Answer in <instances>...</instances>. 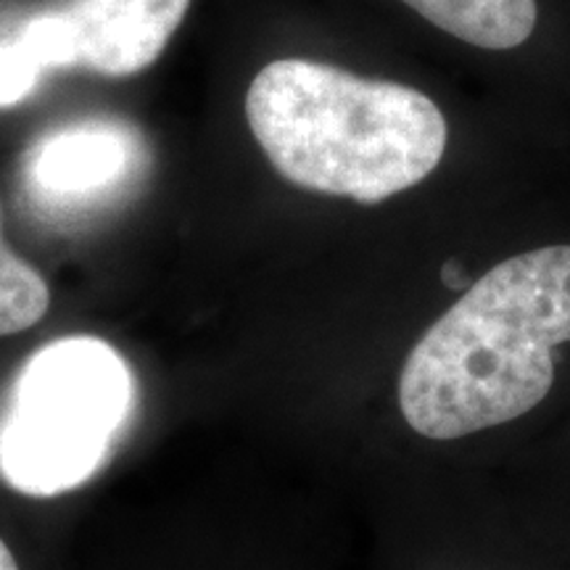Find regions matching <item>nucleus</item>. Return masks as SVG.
<instances>
[{"mask_svg":"<svg viewBox=\"0 0 570 570\" xmlns=\"http://www.w3.org/2000/svg\"><path fill=\"white\" fill-rule=\"evenodd\" d=\"M77 67L75 38L63 9L38 13L0 40V109L24 101L48 69Z\"/></svg>","mask_w":570,"mask_h":570,"instance_id":"0eeeda50","label":"nucleus"},{"mask_svg":"<svg viewBox=\"0 0 570 570\" xmlns=\"http://www.w3.org/2000/svg\"><path fill=\"white\" fill-rule=\"evenodd\" d=\"M439 30L487 51L523 46L537 30V0H402Z\"/></svg>","mask_w":570,"mask_h":570,"instance_id":"423d86ee","label":"nucleus"},{"mask_svg":"<svg viewBox=\"0 0 570 570\" xmlns=\"http://www.w3.org/2000/svg\"><path fill=\"white\" fill-rule=\"evenodd\" d=\"M132 407L122 354L92 336L53 341L19 370L0 410V479L59 497L98 473Z\"/></svg>","mask_w":570,"mask_h":570,"instance_id":"7ed1b4c3","label":"nucleus"},{"mask_svg":"<svg viewBox=\"0 0 570 570\" xmlns=\"http://www.w3.org/2000/svg\"><path fill=\"white\" fill-rule=\"evenodd\" d=\"M256 142L312 194L381 204L423 183L446 151V119L415 88L309 59L267 63L246 92Z\"/></svg>","mask_w":570,"mask_h":570,"instance_id":"f03ea898","label":"nucleus"},{"mask_svg":"<svg viewBox=\"0 0 570 570\" xmlns=\"http://www.w3.org/2000/svg\"><path fill=\"white\" fill-rule=\"evenodd\" d=\"M570 341V246L499 262L433 323L399 373L412 431L452 441L531 412Z\"/></svg>","mask_w":570,"mask_h":570,"instance_id":"f257e3e1","label":"nucleus"},{"mask_svg":"<svg viewBox=\"0 0 570 570\" xmlns=\"http://www.w3.org/2000/svg\"><path fill=\"white\" fill-rule=\"evenodd\" d=\"M146 161V140L132 125L85 119L35 142L24 156V185L46 209L82 212L122 196Z\"/></svg>","mask_w":570,"mask_h":570,"instance_id":"20e7f679","label":"nucleus"},{"mask_svg":"<svg viewBox=\"0 0 570 570\" xmlns=\"http://www.w3.org/2000/svg\"><path fill=\"white\" fill-rule=\"evenodd\" d=\"M48 306H51V288L46 277L6 246L3 217H0V336L30 331L46 317Z\"/></svg>","mask_w":570,"mask_h":570,"instance_id":"6e6552de","label":"nucleus"},{"mask_svg":"<svg viewBox=\"0 0 570 570\" xmlns=\"http://www.w3.org/2000/svg\"><path fill=\"white\" fill-rule=\"evenodd\" d=\"M441 281H444L446 288L462 291V294H465V291L470 288V281H468L465 267H462L458 259H449L446 265L441 267Z\"/></svg>","mask_w":570,"mask_h":570,"instance_id":"1a4fd4ad","label":"nucleus"},{"mask_svg":"<svg viewBox=\"0 0 570 570\" xmlns=\"http://www.w3.org/2000/svg\"><path fill=\"white\" fill-rule=\"evenodd\" d=\"M190 0H75L67 6L77 67L132 77L154 67L183 24Z\"/></svg>","mask_w":570,"mask_h":570,"instance_id":"39448f33","label":"nucleus"},{"mask_svg":"<svg viewBox=\"0 0 570 570\" xmlns=\"http://www.w3.org/2000/svg\"><path fill=\"white\" fill-rule=\"evenodd\" d=\"M0 570H19L17 560H13V554L3 539H0Z\"/></svg>","mask_w":570,"mask_h":570,"instance_id":"9d476101","label":"nucleus"}]
</instances>
